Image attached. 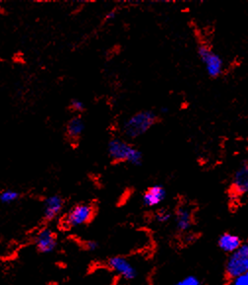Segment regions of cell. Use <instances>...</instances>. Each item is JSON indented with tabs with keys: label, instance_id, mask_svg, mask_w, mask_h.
<instances>
[{
	"label": "cell",
	"instance_id": "6da1fadb",
	"mask_svg": "<svg viewBox=\"0 0 248 285\" xmlns=\"http://www.w3.org/2000/svg\"><path fill=\"white\" fill-rule=\"evenodd\" d=\"M161 121V118L154 112L141 111L134 114L124 122L122 131L126 138L136 139Z\"/></svg>",
	"mask_w": 248,
	"mask_h": 285
},
{
	"label": "cell",
	"instance_id": "7a4b0ae2",
	"mask_svg": "<svg viewBox=\"0 0 248 285\" xmlns=\"http://www.w3.org/2000/svg\"><path fill=\"white\" fill-rule=\"evenodd\" d=\"M108 152L111 159L116 162H127L132 165H141L142 153L132 144L122 138H113L108 145Z\"/></svg>",
	"mask_w": 248,
	"mask_h": 285
},
{
	"label": "cell",
	"instance_id": "3957f363",
	"mask_svg": "<svg viewBox=\"0 0 248 285\" xmlns=\"http://www.w3.org/2000/svg\"><path fill=\"white\" fill-rule=\"evenodd\" d=\"M248 272V241L242 246L228 258L226 264V274L229 279L234 280Z\"/></svg>",
	"mask_w": 248,
	"mask_h": 285
},
{
	"label": "cell",
	"instance_id": "277c9868",
	"mask_svg": "<svg viewBox=\"0 0 248 285\" xmlns=\"http://www.w3.org/2000/svg\"><path fill=\"white\" fill-rule=\"evenodd\" d=\"M197 50L199 53L200 58L202 61L206 64L207 71L208 74L211 78L215 79L220 77L222 74V69H223V61L217 55L213 49L212 45L207 41H204L202 38L198 39L197 41Z\"/></svg>",
	"mask_w": 248,
	"mask_h": 285
},
{
	"label": "cell",
	"instance_id": "5b68a950",
	"mask_svg": "<svg viewBox=\"0 0 248 285\" xmlns=\"http://www.w3.org/2000/svg\"><path fill=\"white\" fill-rule=\"evenodd\" d=\"M248 193V159H246L235 172L229 195L231 199H238Z\"/></svg>",
	"mask_w": 248,
	"mask_h": 285
},
{
	"label": "cell",
	"instance_id": "8992f818",
	"mask_svg": "<svg viewBox=\"0 0 248 285\" xmlns=\"http://www.w3.org/2000/svg\"><path fill=\"white\" fill-rule=\"evenodd\" d=\"M95 214L93 205L81 204L74 206L66 215L65 223L70 227H79L88 224Z\"/></svg>",
	"mask_w": 248,
	"mask_h": 285
},
{
	"label": "cell",
	"instance_id": "52a82bcc",
	"mask_svg": "<svg viewBox=\"0 0 248 285\" xmlns=\"http://www.w3.org/2000/svg\"><path fill=\"white\" fill-rule=\"evenodd\" d=\"M108 265L111 270H113L126 281H133L137 278V269L131 262L124 257H113L108 261Z\"/></svg>",
	"mask_w": 248,
	"mask_h": 285
},
{
	"label": "cell",
	"instance_id": "ba28073f",
	"mask_svg": "<svg viewBox=\"0 0 248 285\" xmlns=\"http://www.w3.org/2000/svg\"><path fill=\"white\" fill-rule=\"evenodd\" d=\"M194 224V210L191 205L179 204L175 209V225L179 232L185 233Z\"/></svg>",
	"mask_w": 248,
	"mask_h": 285
},
{
	"label": "cell",
	"instance_id": "9c48e42d",
	"mask_svg": "<svg viewBox=\"0 0 248 285\" xmlns=\"http://www.w3.org/2000/svg\"><path fill=\"white\" fill-rule=\"evenodd\" d=\"M36 245L41 253H50L56 248V236L50 229H41L36 237Z\"/></svg>",
	"mask_w": 248,
	"mask_h": 285
},
{
	"label": "cell",
	"instance_id": "30bf717a",
	"mask_svg": "<svg viewBox=\"0 0 248 285\" xmlns=\"http://www.w3.org/2000/svg\"><path fill=\"white\" fill-rule=\"evenodd\" d=\"M63 208V200L58 195L48 197L44 202L43 218L46 221L53 220Z\"/></svg>",
	"mask_w": 248,
	"mask_h": 285
},
{
	"label": "cell",
	"instance_id": "8fae6325",
	"mask_svg": "<svg viewBox=\"0 0 248 285\" xmlns=\"http://www.w3.org/2000/svg\"><path fill=\"white\" fill-rule=\"evenodd\" d=\"M243 240L240 236L230 233V232H226L223 233L218 240V246L219 248L227 253V254H233L235 253L241 246L243 244Z\"/></svg>",
	"mask_w": 248,
	"mask_h": 285
},
{
	"label": "cell",
	"instance_id": "7c38bea8",
	"mask_svg": "<svg viewBox=\"0 0 248 285\" xmlns=\"http://www.w3.org/2000/svg\"><path fill=\"white\" fill-rule=\"evenodd\" d=\"M165 190L162 186H153L144 193L142 202L147 207L157 206L165 200Z\"/></svg>",
	"mask_w": 248,
	"mask_h": 285
},
{
	"label": "cell",
	"instance_id": "4fadbf2b",
	"mask_svg": "<svg viewBox=\"0 0 248 285\" xmlns=\"http://www.w3.org/2000/svg\"><path fill=\"white\" fill-rule=\"evenodd\" d=\"M84 130H85V122L80 117L72 118L66 126L67 136L71 140H77L78 138H80Z\"/></svg>",
	"mask_w": 248,
	"mask_h": 285
},
{
	"label": "cell",
	"instance_id": "5bb4252c",
	"mask_svg": "<svg viewBox=\"0 0 248 285\" xmlns=\"http://www.w3.org/2000/svg\"><path fill=\"white\" fill-rule=\"evenodd\" d=\"M19 193L13 190H6L0 193V202L2 204H9L19 200Z\"/></svg>",
	"mask_w": 248,
	"mask_h": 285
},
{
	"label": "cell",
	"instance_id": "9a60e30c",
	"mask_svg": "<svg viewBox=\"0 0 248 285\" xmlns=\"http://www.w3.org/2000/svg\"><path fill=\"white\" fill-rule=\"evenodd\" d=\"M170 217H171V214H170V212H169L168 210H166V209H162V210L158 211L157 214H156V216H155L156 221L159 222V223H162V224H163V223H166V222L170 219Z\"/></svg>",
	"mask_w": 248,
	"mask_h": 285
},
{
	"label": "cell",
	"instance_id": "2e32d148",
	"mask_svg": "<svg viewBox=\"0 0 248 285\" xmlns=\"http://www.w3.org/2000/svg\"><path fill=\"white\" fill-rule=\"evenodd\" d=\"M174 285H200V281L195 276H188L177 282Z\"/></svg>",
	"mask_w": 248,
	"mask_h": 285
},
{
	"label": "cell",
	"instance_id": "e0dca14e",
	"mask_svg": "<svg viewBox=\"0 0 248 285\" xmlns=\"http://www.w3.org/2000/svg\"><path fill=\"white\" fill-rule=\"evenodd\" d=\"M70 108L72 111L76 112V113H82L85 110V104L82 101L78 100V99H73L70 102Z\"/></svg>",
	"mask_w": 248,
	"mask_h": 285
},
{
	"label": "cell",
	"instance_id": "ac0fdd59",
	"mask_svg": "<svg viewBox=\"0 0 248 285\" xmlns=\"http://www.w3.org/2000/svg\"><path fill=\"white\" fill-rule=\"evenodd\" d=\"M229 285H248V279L246 275L241 276L232 280V283Z\"/></svg>",
	"mask_w": 248,
	"mask_h": 285
},
{
	"label": "cell",
	"instance_id": "d6986e66",
	"mask_svg": "<svg viewBox=\"0 0 248 285\" xmlns=\"http://www.w3.org/2000/svg\"><path fill=\"white\" fill-rule=\"evenodd\" d=\"M84 247H85V249H87L88 251H90V252H94V251H96L98 248H99V244L96 242V241H87L85 245H84Z\"/></svg>",
	"mask_w": 248,
	"mask_h": 285
},
{
	"label": "cell",
	"instance_id": "ffe728a7",
	"mask_svg": "<svg viewBox=\"0 0 248 285\" xmlns=\"http://www.w3.org/2000/svg\"><path fill=\"white\" fill-rule=\"evenodd\" d=\"M116 18V11H111L106 15V20L107 21H111L113 19Z\"/></svg>",
	"mask_w": 248,
	"mask_h": 285
},
{
	"label": "cell",
	"instance_id": "44dd1931",
	"mask_svg": "<svg viewBox=\"0 0 248 285\" xmlns=\"http://www.w3.org/2000/svg\"><path fill=\"white\" fill-rule=\"evenodd\" d=\"M246 276H247V277H248V273H247V274H246Z\"/></svg>",
	"mask_w": 248,
	"mask_h": 285
}]
</instances>
